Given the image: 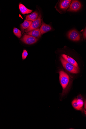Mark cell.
Wrapping results in <instances>:
<instances>
[{"label":"cell","instance_id":"obj_1","mask_svg":"<svg viewBox=\"0 0 86 129\" xmlns=\"http://www.w3.org/2000/svg\"><path fill=\"white\" fill-rule=\"evenodd\" d=\"M59 74L60 83L63 89L61 96H63L68 92L72 81L69 75L63 70H61L59 72Z\"/></svg>","mask_w":86,"mask_h":129},{"label":"cell","instance_id":"obj_2","mask_svg":"<svg viewBox=\"0 0 86 129\" xmlns=\"http://www.w3.org/2000/svg\"><path fill=\"white\" fill-rule=\"evenodd\" d=\"M60 60L63 66L68 71L73 74H77L79 73V69L67 62L62 56L60 57Z\"/></svg>","mask_w":86,"mask_h":129},{"label":"cell","instance_id":"obj_3","mask_svg":"<svg viewBox=\"0 0 86 129\" xmlns=\"http://www.w3.org/2000/svg\"><path fill=\"white\" fill-rule=\"evenodd\" d=\"M42 15L40 11L38 18L35 21L32 22L30 27L25 30L26 33L29 32L32 30L38 29L40 27L42 24Z\"/></svg>","mask_w":86,"mask_h":129},{"label":"cell","instance_id":"obj_4","mask_svg":"<svg viewBox=\"0 0 86 129\" xmlns=\"http://www.w3.org/2000/svg\"><path fill=\"white\" fill-rule=\"evenodd\" d=\"M72 1L71 0H62L60 1L58 5V11L59 13H64L68 9Z\"/></svg>","mask_w":86,"mask_h":129},{"label":"cell","instance_id":"obj_5","mask_svg":"<svg viewBox=\"0 0 86 129\" xmlns=\"http://www.w3.org/2000/svg\"><path fill=\"white\" fill-rule=\"evenodd\" d=\"M81 4L79 1L76 0H73L72 1L67 11H77L81 9Z\"/></svg>","mask_w":86,"mask_h":129},{"label":"cell","instance_id":"obj_6","mask_svg":"<svg viewBox=\"0 0 86 129\" xmlns=\"http://www.w3.org/2000/svg\"><path fill=\"white\" fill-rule=\"evenodd\" d=\"M39 39L30 35L25 34L20 40L24 43L28 45H31L36 43Z\"/></svg>","mask_w":86,"mask_h":129},{"label":"cell","instance_id":"obj_7","mask_svg":"<svg viewBox=\"0 0 86 129\" xmlns=\"http://www.w3.org/2000/svg\"><path fill=\"white\" fill-rule=\"evenodd\" d=\"M68 37L71 40L76 41L80 40L81 35L78 31L74 29L69 32L68 34Z\"/></svg>","mask_w":86,"mask_h":129},{"label":"cell","instance_id":"obj_8","mask_svg":"<svg viewBox=\"0 0 86 129\" xmlns=\"http://www.w3.org/2000/svg\"><path fill=\"white\" fill-rule=\"evenodd\" d=\"M42 24L40 29L42 35L51 31L52 29V27L49 25L46 24L43 21V19H42Z\"/></svg>","mask_w":86,"mask_h":129},{"label":"cell","instance_id":"obj_9","mask_svg":"<svg viewBox=\"0 0 86 129\" xmlns=\"http://www.w3.org/2000/svg\"><path fill=\"white\" fill-rule=\"evenodd\" d=\"M61 56L67 62L74 66L79 69L78 64L76 61L71 57L65 54L61 55Z\"/></svg>","mask_w":86,"mask_h":129},{"label":"cell","instance_id":"obj_10","mask_svg":"<svg viewBox=\"0 0 86 129\" xmlns=\"http://www.w3.org/2000/svg\"><path fill=\"white\" fill-rule=\"evenodd\" d=\"M39 16V13L38 12L36 11L31 14L27 16L26 19L27 20L33 22L37 19Z\"/></svg>","mask_w":86,"mask_h":129},{"label":"cell","instance_id":"obj_11","mask_svg":"<svg viewBox=\"0 0 86 129\" xmlns=\"http://www.w3.org/2000/svg\"><path fill=\"white\" fill-rule=\"evenodd\" d=\"M32 22L31 21L25 19L24 22L20 24V28L23 34L25 32V30L30 27Z\"/></svg>","mask_w":86,"mask_h":129},{"label":"cell","instance_id":"obj_12","mask_svg":"<svg viewBox=\"0 0 86 129\" xmlns=\"http://www.w3.org/2000/svg\"><path fill=\"white\" fill-rule=\"evenodd\" d=\"M26 34L36 38H40L42 35L40 29L39 28L32 30L27 33Z\"/></svg>","mask_w":86,"mask_h":129},{"label":"cell","instance_id":"obj_13","mask_svg":"<svg viewBox=\"0 0 86 129\" xmlns=\"http://www.w3.org/2000/svg\"><path fill=\"white\" fill-rule=\"evenodd\" d=\"M19 8L21 12L23 15L30 13L32 11V10L27 8L21 3H20L19 4Z\"/></svg>","mask_w":86,"mask_h":129},{"label":"cell","instance_id":"obj_14","mask_svg":"<svg viewBox=\"0 0 86 129\" xmlns=\"http://www.w3.org/2000/svg\"><path fill=\"white\" fill-rule=\"evenodd\" d=\"M14 34L18 38H20L22 36L21 31L18 29L15 28L13 29Z\"/></svg>","mask_w":86,"mask_h":129},{"label":"cell","instance_id":"obj_15","mask_svg":"<svg viewBox=\"0 0 86 129\" xmlns=\"http://www.w3.org/2000/svg\"><path fill=\"white\" fill-rule=\"evenodd\" d=\"M77 102L78 106L80 109V111H82L84 104L83 100L80 99H77Z\"/></svg>","mask_w":86,"mask_h":129},{"label":"cell","instance_id":"obj_16","mask_svg":"<svg viewBox=\"0 0 86 129\" xmlns=\"http://www.w3.org/2000/svg\"><path fill=\"white\" fill-rule=\"evenodd\" d=\"M72 105L73 107L75 109L80 111L77 102V99H75L72 102Z\"/></svg>","mask_w":86,"mask_h":129},{"label":"cell","instance_id":"obj_17","mask_svg":"<svg viewBox=\"0 0 86 129\" xmlns=\"http://www.w3.org/2000/svg\"><path fill=\"white\" fill-rule=\"evenodd\" d=\"M28 53L27 51L26 50H23L22 54V59L23 60L26 59L28 55Z\"/></svg>","mask_w":86,"mask_h":129},{"label":"cell","instance_id":"obj_18","mask_svg":"<svg viewBox=\"0 0 86 129\" xmlns=\"http://www.w3.org/2000/svg\"><path fill=\"white\" fill-rule=\"evenodd\" d=\"M83 37L84 39H85L86 38V29L85 28L83 33Z\"/></svg>","mask_w":86,"mask_h":129},{"label":"cell","instance_id":"obj_19","mask_svg":"<svg viewBox=\"0 0 86 129\" xmlns=\"http://www.w3.org/2000/svg\"><path fill=\"white\" fill-rule=\"evenodd\" d=\"M85 105H84L85 107L84 108L85 109H86V101L85 102Z\"/></svg>","mask_w":86,"mask_h":129}]
</instances>
